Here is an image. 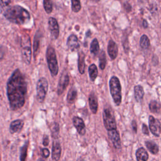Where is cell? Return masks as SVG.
Returning <instances> with one entry per match:
<instances>
[{"label":"cell","mask_w":161,"mask_h":161,"mask_svg":"<svg viewBox=\"0 0 161 161\" xmlns=\"http://www.w3.org/2000/svg\"><path fill=\"white\" fill-rule=\"evenodd\" d=\"M27 92V84L23 74L16 69L7 82V96L10 107L16 110L23 106Z\"/></svg>","instance_id":"obj_1"},{"label":"cell","mask_w":161,"mask_h":161,"mask_svg":"<svg viewBox=\"0 0 161 161\" xmlns=\"http://www.w3.org/2000/svg\"><path fill=\"white\" fill-rule=\"evenodd\" d=\"M4 16L10 22L17 25L26 24L30 19V13L19 5H15L8 8L4 11Z\"/></svg>","instance_id":"obj_2"},{"label":"cell","mask_w":161,"mask_h":161,"mask_svg":"<svg viewBox=\"0 0 161 161\" xmlns=\"http://www.w3.org/2000/svg\"><path fill=\"white\" fill-rule=\"evenodd\" d=\"M109 91L113 100L116 106L121 103V86L119 79L116 76H112L109 81Z\"/></svg>","instance_id":"obj_3"},{"label":"cell","mask_w":161,"mask_h":161,"mask_svg":"<svg viewBox=\"0 0 161 161\" xmlns=\"http://www.w3.org/2000/svg\"><path fill=\"white\" fill-rule=\"evenodd\" d=\"M46 58L48 67L52 77H55L58 72V65L54 48L48 45L46 50Z\"/></svg>","instance_id":"obj_4"},{"label":"cell","mask_w":161,"mask_h":161,"mask_svg":"<svg viewBox=\"0 0 161 161\" xmlns=\"http://www.w3.org/2000/svg\"><path fill=\"white\" fill-rule=\"evenodd\" d=\"M103 119L105 128L107 131L116 129V123L112 109L110 108H105L103 113Z\"/></svg>","instance_id":"obj_5"},{"label":"cell","mask_w":161,"mask_h":161,"mask_svg":"<svg viewBox=\"0 0 161 161\" xmlns=\"http://www.w3.org/2000/svg\"><path fill=\"white\" fill-rule=\"evenodd\" d=\"M48 88V83L46 78L41 77L36 84V99L40 103H42L46 97Z\"/></svg>","instance_id":"obj_6"},{"label":"cell","mask_w":161,"mask_h":161,"mask_svg":"<svg viewBox=\"0 0 161 161\" xmlns=\"http://www.w3.org/2000/svg\"><path fill=\"white\" fill-rule=\"evenodd\" d=\"M149 128L151 133L155 136L159 137L160 135V122L158 119L155 118L153 116H149L148 118Z\"/></svg>","instance_id":"obj_7"},{"label":"cell","mask_w":161,"mask_h":161,"mask_svg":"<svg viewBox=\"0 0 161 161\" xmlns=\"http://www.w3.org/2000/svg\"><path fill=\"white\" fill-rule=\"evenodd\" d=\"M69 84V76L66 71L62 73V75L59 79L58 86H57V94L61 95Z\"/></svg>","instance_id":"obj_8"},{"label":"cell","mask_w":161,"mask_h":161,"mask_svg":"<svg viewBox=\"0 0 161 161\" xmlns=\"http://www.w3.org/2000/svg\"><path fill=\"white\" fill-rule=\"evenodd\" d=\"M48 30L52 38L57 39L59 36V26L57 19L53 17L48 18Z\"/></svg>","instance_id":"obj_9"},{"label":"cell","mask_w":161,"mask_h":161,"mask_svg":"<svg viewBox=\"0 0 161 161\" xmlns=\"http://www.w3.org/2000/svg\"><path fill=\"white\" fill-rule=\"evenodd\" d=\"M108 135L109 138L111 141L114 147L118 150L120 149L121 147V140H120L119 134L117 129L108 131Z\"/></svg>","instance_id":"obj_10"},{"label":"cell","mask_w":161,"mask_h":161,"mask_svg":"<svg viewBox=\"0 0 161 161\" xmlns=\"http://www.w3.org/2000/svg\"><path fill=\"white\" fill-rule=\"evenodd\" d=\"M72 122H73V125H74V127L76 128L78 133L81 136L84 135L86 132V126H85L83 119L82 118H80V117L74 116L73 118Z\"/></svg>","instance_id":"obj_11"},{"label":"cell","mask_w":161,"mask_h":161,"mask_svg":"<svg viewBox=\"0 0 161 161\" xmlns=\"http://www.w3.org/2000/svg\"><path fill=\"white\" fill-rule=\"evenodd\" d=\"M67 45L72 52L79 50L80 48V43L77 36L74 34L69 35L67 40Z\"/></svg>","instance_id":"obj_12"},{"label":"cell","mask_w":161,"mask_h":161,"mask_svg":"<svg viewBox=\"0 0 161 161\" xmlns=\"http://www.w3.org/2000/svg\"><path fill=\"white\" fill-rule=\"evenodd\" d=\"M108 53L111 60H114L118 55V48L116 43L112 40L110 39L108 44Z\"/></svg>","instance_id":"obj_13"},{"label":"cell","mask_w":161,"mask_h":161,"mask_svg":"<svg viewBox=\"0 0 161 161\" xmlns=\"http://www.w3.org/2000/svg\"><path fill=\"white\" fill-rule=\"evenodd\" d=\"M61 146L58 141L53 142L52 149V158L53 161H58L61 156Z\"/></svg>","instance_id":"obj_14"},{"label":"cell","mask_w":161,"mask_h":161,"mask_svg":"<svg viewBox=\"0 0 161 161\" xmlns=\"http://www.w3.org/2000/svg\"><path fill=\"white\" fill-rule=\"evenodd\" d=\"M31 44L30 43L28 45H26L23 47L21 50V55L22 58L24 62L28 65H29L31 62Z\"/></svg>","instance_id":"obj_15"},{"label":"cell","mask_w":161,"mask_h":161,"mask_svg":"<svg viewBox=\"0 0 161 161\" xmlns=\"http://www.w3.org/2000/svg\"><path fill=\"white\" fill-rule=\"evenodd\" d=\"M89 104L91 112L93 114H96L98 108L97 99L94 92H91L89 96Z\"/></svg>","instance_id":"obj_16"},{"label":"cell","mask_w":161,"mask_h":161,"mask_svg":"<svg viewBox=\"0 0 161 161\" xmlns=\"http://www.w3.org/2000/svg\"><path fill=\"white\" fill-rule=\"evenodd\" d=\"M24 125V122L21 119H16L12 121L9 126V131L11 133L19 132Z\"/></svg>","instance_id":"obj_17"},{"label":"cell","mask_w":161,"mask_h":161,"mask_svg":"<svg viewBox=\"0 0 161 161\" xmlns=\"http://www.w3.org/2000/svg\"><path fill=\"white\" fill-rule=\"evenodd\" d=\"M85 53L82 51H80L78 53V69L80 74H84L85 72Z\"/></svg>","instance_id":"obj_18"},{"label":"cell","mask_w":161,"mask_h":161,"mask_svg":"<svg viewBox=\"0 0 161 161\" xmlns=\"http://www.w3.org/2000/svg\"><path fill=\"white\" fill-rule=\"evenodd\" d=\"M137 161H147L148 159V154L143 147L138 148L135 153Z\"/></svg>","instance_id":"obj_19"},{"label":"cell","mask_w":161,"mask_h":161,"mask_svg":"<svg viewBox=\"0 0 161 161\" xmlns=\"http://www.w3.org/2000/svg\"><path fill=\"white\" fill-rule=\"evenodd\" d=\"M144 90L142 86L137 85L134 87V95L135 100L138 103H140L142 101L144 96Z\"/></svg>","instance_id":"obj_20"},{"label":"cell","mask_w":161,"mask_h":161,"mask_svg":"<svg viewBox=\"0 0 161 161\" xmlns=\"http://www.w3.org/2000/svg\"><path fill=\"white\" fill-rule=\"evenodd\" d=\"M145 146L147 149L152 153V154H157L159 152V147L158 145L153 141H147L145 142Z\"/></svg>","instance_id":"obj_21"},{"label":"cell","mask_w":161,"mask_h":161,"mask_svg":"<svg viewBox=\"0 0 161 161\" xmlns=\"http://www.w3.org/2000/svg\"><path fill=\"white\" fill-rule=\"evenodd\" d=\"M41 36H42V34H41L40 31H37L35 35L34 43H33V54H34L35 58V57L37 55V52H38V50Z\"/></svg>","instance_id":"obj_22"},{"label":"cell","mask_w":161,"mask_h":161,"mask_svg":"<svg viewBox=\"0 0 161 161\" xmlns=\"http://www.w3.org/2000/svg\"><path fill=\"white\" fill-rule=\"evenodd\" d=\"M77 96V92L75 87H72L70 89L68 92L67 96V101L69 104H72L75 102Z\"/></svg>","instance_id":"obj_23"},{"label":"cell","mask_w":161,"mask_h":161,"mask_svg":"<svg viewBox=\"0 0 161 161\" xmlns=\"http://www.w3.org/2000/svg\"><path fill=\"white\" fill-rule=\"evenodd\" d=\"M88 72H89V75L90 77V79L91 81L94 82L96 79L98 75V70L96 65L94 64H92L88 69Z\"/></svg>","instance_id":"obj_24"},{"label":"cell","mask_w":161,"mask_h":161,"mask_svg":"<svg viewBox=\"0 0 161 161\" xmlns=\"http://www.w3.org/2000/svg\"><path fill=\"white\" fill-rule=\"evenodd\" d=\"M140 47L143 50H147L150 47V42L148 37L146 35H143L140 39Z\"/></svg>","instance_id":"obj_25"},{"label":"cell","mask_w":161,"mask_h":161,"mask_svg":"<svg viewBox=\"0 0 161 161\" xmlns=\"http://www.w3.org/2000/svg\"><path fill=\"white\" fill-rule=\"evenodd\" d=\"M99 51V45L97 38H94L91 43L90 52L93 55H96Z\"/></svg>","instance_id":"obj_26"},{"label":"cell","mask_w":161,"mask_h":161,"mask_svg":"<svg viewBox=\"0 0 161 161\" xmlns=\"http://www.w3.org/2000/svg\"><path fill=\"white\" fill-rule=\"evenodd\" d=\"M149 109L153 113H159L160 111V105L155 100H152L149 103Z\"/></svg>","instance_id":"obj_27"},{"label":"cell","mask_w":161,"mask_h":161,"mask_svg":"<svg viewBox=\"0 0 161 161\" xmlns=\"http://www.w3.org/2000/svg\"><path fill=\"white\" fill-rule=\"evenodd\" d=\"M106 65V57L105 55V52L103 50H101L99 53V66L101 70H104L105 69Z\"/></svg>","instance_id":"obj_28"},{"label":"cell","mask_w":161,"mask_h":161,"mask_svg":"<svg viewBox=\"0 0 161 161\" xmlns=\"http://www.w3.org/2000/svg\"><path fill=\"white\" fill-rule=\"evenodd\" d=\"M28 147V141L26 142V143L20 149V155H19L20 161H26V157H27Z\"/></svg>","instance_id":"obj_29"},{"label":"cell","mask_w":161,"mask_h":161,"mask_svg":"<svg viewBox=\"0 0 161 161\" xmlns=\"http://www.w3.org/2000/svg\"><path fill=\"white\" fill-rule=\"evenodd\" d=\"M50 130L52 133V136L54 138H57L59 135V125L57 123H54L53 125H52L50 127Z\"/></svg>","instance_id":"obj_30"},{"label":"cell","mask_w":161,"mask_h":161,"mask_svg":"<svg viewBox=\"0 0 161 161\" xmlns=\"http://www.w3.org/2000/svg\"><path fill=\"white\" fill-rule=\"evenodd\" d=\"M43 8L47 14L52 13L53 9V4L52 0H43Z\"/></svg>","instance_id":"obj_31"},{"label":"cell","mask_w":161,"mask_h":161,"mask_svg":"<svg viewBox=\"0 0 161 161\" xmlns=\"http://www.w3.org/2000/svg\"><path fill=\"white\" fill-rule=\"evenodd\" d=\"M71 8L73 12L78 13L81 9V4L80 0H71Z\"/></svg>","instance_id":"obj_32"},{"label":"cell","mask_w":161,"mask_h":161,"mask_svg":"<svg viewBox=\"0 0 161 161\" xmlns=\"http://www.w3.org/2000/svg\"><path fill=\"white\" fill-rule=\"evenodd\" d=\"M42 153L44 158H48L50 155V151L48 148H44L42 149Z\"/></svg>","instance_id":"obj_33"},{"label":"cell","mask_w":161,"mask_h":161,"mask_svg":"<svg viewBox=\"0 0 161 161\" xmlns=\"http://www.w3.org/2000/svg\"><path fill=\"white\" fill-rule=\"evenodd\" d=\"M142 132H143V133L144 135H149L148 128L147 126L145 123H143V125H142Z\"/></svg>","instance_id":"obj_34"},{"label":"cell","mask_w":161,"mask_h":161,"mask_svg":"<svg viewBox=\"0 0 161 161\" xmlns=\"http://www.w3.org/2000/svg\"><path fill=\"white\" fill-rule=\"evenodd\" d=\"M48 143H49V138H48V135H45L43 136V145L45 146V147H47L48 145Z\"/></svg>","instance_id":"obj_35"},{"label":"cell","mask_w":161,"mask_h":161,"mask_svg":"<svg viewBox=\"0 0 161 161\" xmlns=\"http://www.w3.org/2000/svg\"><path fill=\"white\" fill-rule=\"evenodd\" d=\"M5 54V48L3 46H0V60H2Z\"/></svg>","instance_id":"obj_36"},{"label":"cell","mask_w":161,"mask_h":161,"mask_svg":"<svg viewBox=\"0 0 161 161\" xmlns=\"http://www.w3.org/2000/svg\"><path fill=\"white\" fill-rule=\"evenodd\" d=\"M131 127L135 133H136L137 132V124L135 120H133L131 122Z\"/></svg>","instance_id":"obj_37"},{"label":"cell","mask_w":161,"mask_h":161,"mask_svg":"<svg viewBox=\"0 0 161 161\" xmlns=\"http://www.w3.org/2000/svg\"><path fill=\"white\" fill-rule=\"evenodd\" d=\"M0 2H1V4H2V6H7L10 4L11 0H0Z\"/></svg>","instance_id":"obj_38"},{"label":"cell","mask_w":161,"mask_h":161,"mask_svg":"<svg viewBox=\"0 0 161 161\" xmlns=\"http://www.w3.org/2000/svg\"><path fill=\"white\" fill-rule=\"evenodd\" d=\"M124 7H125V9H126L128 12L130 11L131 9V5H130V4H128V3H125Z\"/></svg>","instance_id":"obj_39"},{"label":"cell","mask_w":161,"mask_h":161,"mask_svg":"<svg viewBox=\"0 0 161 161\" xmlns=\"http://www.w3.org/2000/svg\"><path fill=\"white\" fill-rule=\"evenodd\" d=\"M148 25V24L147 21L146 19H143V28H147Z\"/></svg>","instance_id":"obj_40"},{"label":"cell","mask_w":161,"mask_h":161,"mask_svg":"<svg viewBox=\"0 0 161 161\" xmlns=\"http://www.w3.org/2000/svg\"><path fill=\"white\" fill-rule=\"evenodd\" d=\"M76 161H85L84 160V159L82 158V157H79L77 159V160Z\"/></svg>","instance_id":"obj_41"},{"label":"cell","mask_w":161,"mask_h":161,"mask_svg":"<svg viewBox=\"0 0 161 161\" xmlns=\"http://www.w3.org/2000/svg\"><path fill=\"white\" fill-rule=\"evenodd\" d=\"M90 1H92L94 3H98L100 0H90Z\"/></svg>","instance_id":"obj_42"},{"label":"cell","mask_w":161,"mask_h":161,"mask_svg":"<svg viewBox=\"0 0 161 161\" xmlns=\"http://www.w3.org/2000/svg\"><path fill=\"white\" fill-rule=\"evenodd\" d=\"M140 2H141V3H143V2H145L146 1H147V0H138Z\"/></svg>","instance_id":"obj_43"},{"label":"cell","mask_w":161,"mask_h":161,"mask_svg":"<svg viewBox=\"0 0 161 161\" xmlns=\"http://www.w3.org/2000/svg\"><path fill=\"white\" fill-rule=\"evenodd\" d=\"M37 161H45V160L43 159H42V158H38L37 160Z\"/></svg>","instance_id":"obj_44"}]
</instances>
